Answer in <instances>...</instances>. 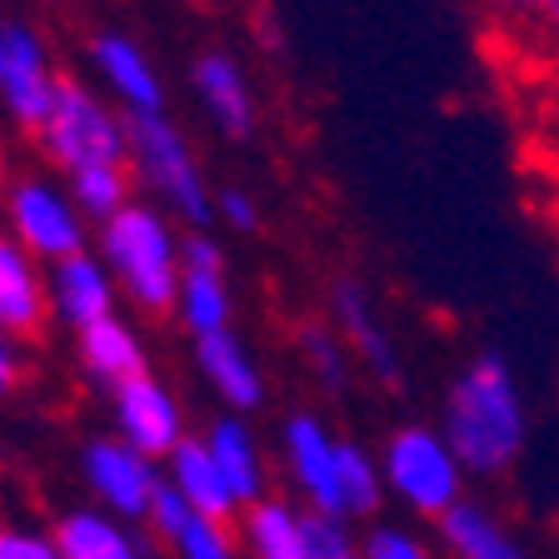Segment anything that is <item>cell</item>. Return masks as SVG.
Segmentation results:
<instances>
[{"label":"cell","instance_id":"obj_17","mask_svg":"<svg viewBox=\"0 0 559 559\" xmlns=\"http://www.w3.org/2000/svg\"><path fill=\"white\" fill-rule=\"evenodd\" d=\"M165 485L180 495V500L190 504V510H200V514H210V520H240V495L230 489V479H225V469H221V460L210 454V444H205V435H190L180 450L165 460Z\"/></svg>","mask_w":559,"mask_h":559},{"label":"cell","instance_id":"obj_8","mask_svg":"<svg viewBox=\"0 0 559 559\" xmlns=\"http://www.w3.org/2000/svg\"><path fill=\"white\" fill-rule=\"evenodd\" d=\"M5 221L11 235L31 250L35 260H70L85 250V215L81 205L70 200V190L50 186L40 175H21L11 190H5Z\"/></svg>","mask_w":559,"mask_h":559},{"label":"cell","instance_id":"obj_33","mask_svg":"<svg viewBox=\"0 0 559 559\" xmlns=\"http://www.w3.org/2000/svg\"><path fill=\"white\" fill-rule=\"evenodd\" d=\"M25 380V360H21V340L11 335V330L0 325V400L15 395Z\"/></svg>","mask_w":559,"mask_h":559},{"label":"cell","instance_id":"obj_14","mask_svg":"<svg viewBox=\"0 0 559 559\" xmlns=\"http://www.w3.org/2000/svg\"><path fill=\"white\" fill-rule=\"evenodd\" d=\"M60 559H155V545L140 535V524L105 514L100 504H66L50 520Z\"/></svg>","mask_w":559,"mask_h":559},{"label":"cell","instance_id":"obj_37","mask_svg":"<svg viewBox=\"0 0 559 559\" xmlns=\"http://www.w3.org/2000/svg\"><path fill=\"white\" fill-rule=\"evenodd\" d=\"M5 46H11V21H0V66H5Z\"/></svg>","mask_w":559,"mask_h":559},{"label":"cell","instance_id":"obj_28","mask_svg":"<svg viewBox=\"0 0 559 559\" xmlns=\"http://www.w3.org/2000/svg\"><path fill=\"white\" fill-rule=\"evenodd\" d=\"M365 559H435V545L405 520H370L360 524Z\"/></svg>","mask_w":559,"mask_h":559},{"label":"cell","instance_id":"obj_5","mask_svg":"<svg viewBox=\"0 0 559 559\" xmlns=\"http://www.w3.org/2000/svg\"><path fill=\"white\" fill-rule=\"evenodd\" d=\"M35 135H40L50 160L66 165V175L81 170V165H126L130 160V120H120L100 95L75 81L56 85L50 116Z\"/></svg>","mask_w":559,"mask_h":559},{"label":"cell","instance_id":"obj_21","mask_svg":"<svg viewBox=\"0 0 559 559\" xmlns=\"http://www.w3.org/2000/svg\"><path fill=\"white\" fill-rule=\"evenodd\" d=\"M75 360L91 374L100 390H120L126 380L151 370V355H145V340L130 320L110 314V320H95L91 330L75 335Z\"/></svg>","mask_w":559,"mask_h":559},{"label":"cell","instance_id":"obj_30","mask_svg":"<svg viewBox=\"0 0 559 559\" xmlns=\"http://www.w3.org/2000/svg\"><path fill=\"white\" fill-rule=\"evenodd\" d=\"M310 559H365L360 530L340 514H314L310 510Z\"/></svg>","mask_w":559,"mask_h":559},{"label":"cell","instance_id":"obj_22","mask_svg":"<svg viewBox=\"0 0 559 559\" xmlns=\"http://www.w3.org/2000/svg\"><path fill=\"white\" fill-rule=\"evenodd\" d=\"M190 81H195L200 105L210 110V120L225 130V135H250L255 126V95H250V81L235 56L225 50H205V56L190 66Z\"/></svg>","mask_w":559,"mask_h":559},{"label":"cell","instance_id":"obj_13","mask_svg":"<svg viewBox=\"0 0 559 559\" xmlns=\"http://www.w3.org/2000/svg\"><path fill=\"white\" fill-rule=\"evenodd\" d=\"M56 85H60V75L50 70L40 35L31 25H11V46H5V66H0V100H5L15 126H25V130L46 126Z\"/></svg>","mask_w":559,"mask_h":559},{"label":"cell","instance_id":"obj_32","mask_svg":"<svg viewBox=\"0 0 559 559\" xmlns=\"http://www.w3.org/2000/svg\"><path fill=\"white\" fill-rule=\"evenodd\" d=\"M539 130H545V145L549 155L559 160V56L549 66V81H545V100H539Z\"/></svg>","mask_w":559,"mask_h":559},{"label":"cell","instance_id":"obj_25","mask_svg":"<svg viewBox=\"0 0 559 559\" xmlns=\"http://www.w3.org/2000/svg\"><path fill=\"white\" fill-rule=\"evenodd\" d=\"M175 320L186 325L190 340L200 335H221V330H235V290L225 270H186L180 280V300H175Z\"/></svg>","mask_w":559,"mask_h":559},{"label":"cell","instance_id":"obj_19","mask_svg":"<svg viewBox=\"0 0 559 559\" xmlns=\"http://www.w3.org/2000/svg\"><path fill=\"white\" fill-rule=\"evenodd\" d=\"M91 56H95V70H100L105 91L126 105V116H160L165 85H160V75H155V66L145 60V50H140L130 35H116V31L95 35Z\"/></svg>","mask_w":559,"mask_h":559},{"label":"cell","instance_id":"obj_20","mask_svg":"<svg viewBox=\"0 0 559 559\" xmlns=\"http://www.w3.org/2000/svg\"><path fill=\"white\" fill-rule=\"evenodd\" d=\"M435 539H440L444 559H530L524 539L510 524L485 500H469V495L444 520H435Z\"/></svg>","mask_w":559,"mask_h":559},{"label":"cell","instance_id":"obj_10","mask_svg":"<svg viewBox=\"0 0 559 559\" xmlns=\"http://www.w3.org/2000/svg\"><path fill=\"white\" fill-rule=\"evenodd\" d=\"M330 320H335L340 340L349 345V355H355V365H360L370 380L380 384H400L405 380V365H400V345L395 335H390V325L380 320V310H374L370 290H365L360 280H335L330 285Z\"/></svg>","mask_w":559,"mask_h":559},{"label":"cell","instance_id":"obj_2","mask_svg":"<svg viewBox=\"0 0 559 559\" xmlns=\"http://www.w3.org/2000/svg\"><path fill=\"white\" fill-rule=\"evenodd\" d=\"M100 260L110 265L120 285V300H130L140 314H175L180 300V280H186V260H180V240H175L170 221L160 205L130 200L116 221L100 225Z\"/></svg>","mask_w":559,"mask_h":559},{"label":"cell","instance_id":"obj_9","mask_svg":"<svg viewBox=\"0 0 559 559\" xmlns=\"http://www.w3.org/2000/svg\"><path fill=\"white\" fill-rule=\"evenodd\" d=\"M110 425L120 440H130L140 454L151 460H170L180 444L190 440V419H186V400L175 395V384L160 380L155 370L126 380L120 390H110Z\"/></svg>","mask_w":559,"mask_h":559},{"label":"cell","instance_id":"obj_34","mask_svg":"<svg viewBox=\"0 0 559 559\" xmlns=\"http://www.w3.org/2000/svg\"><path fill=\"white\" fill-rule=\"evenodd\" d=\"M215 210H221L225 225H235V230H255L260 225L255 200L245 195V190H221V195H215Z\"/></svg>","mask_w":559,"mask_h":559},{"label":"cell","instance_id":"obj_1","mask_svg":"<svg viewBox=\"0 0 559 559\" xmlns=\"http://www.w3.org/2000/svg\"><path fill=\"white\" fill-rule=\"evenodd\" d=\"M440 430L469 479H500L504 469H514L530 440V409L504 355L485 349L460 365V374L444 390Z\"/></svg>","mask_w":559,"mask_h":559},{"label":"cell","instance_id":"obj_7","mask_svg":"<svg viewBox=\"0 0 559 559\" xmlns=\"http://www.w3.org/2000/svg\"><path fill=\"white\" fill-rule=\"evenodd\" d=\"M290 495L314 514H340V435L314 409H290L275 435Z\"/></svg>","mask_w":559,"mask_h":559},{"label":"cell","instance_id":"obj_31","mask_svg":"<svg viewBox=\"0 0 559 559\" xmlns=\"http://www.w3.org/2000/svg\"><path fill=\"white\" fill-rule=\"evenodd\" d=\"M489 21L510 35H539V21H545L549 0H475Z\"/></svg>","mask_w":559,"mask_h":559},{"label":"cell","instance_id":"obj_12","mask_svg":"<svg viewBox=\"0 0 559 559\" xmlns=\"http://www.w3.org/2000/svg\"><path fill=\"white\" fill-rule=\"evenodd\" d=\"M46 295H50V314H56L70 335H81V330H91L95 320H110V314H116L120 285L100 255L81 250V255L50 265Z\"/></svg>","mask_w":559,"mask_h":559},{"label":"cell","instance_id":"obj_35","mask_svg":"<svg viewBox=\"0 0 559 559\" xmlns=\"http://www.w3.org/2000/svg\"><path fill=\"white\" fill-rule=\"evenodd\" d=\"M180 260H186V270H225V250L210 240V235L180 240Z\"/></svg>","mask_w":559,"mask_h":559},{"label":"cell","instance_id":"obj_26","mask_svg":"<svg viewBox=\"0 0 559 559\" xmlns=\"http://www.w3.org/2000/svg\"><path fill=\"white\" fill-rule=\"evenodd\" d=\"M66 190L81 205L85 221L105 225L130 205V170L126 165H81V170L66 175Z\"/></svg>","mask_w":559,"mask_h":559},{"label":"cell","instance_id":"obj_36","mask_svg":"<svg viewBox=\"0 0 559 559\" xmlns=\"http://www.w3.org/2000/svg\"><path fill=\"white\" fill-rule=\"evenodd\" d=\"M539 40H555L559 46V0L545 5V21H539Z\"/></svg>","mask_w":559,"mask_h":559},{"label":"cell","instance_id":"obj_18","mask_svg":"<svg viewBox=\"0 0 559 559\" xmlns=\"http://www.w3.org/2000/svg\"><path fill=\"white\" fill-rule=\"evenodd\" d=\"M200 435H205L210 454L221 460V469H225V479H230V489L240 495V504L265 500L270 495V454H265V444H260L250 415L221 409Z\"/></svg>","mask_w":559,"mask_h":559},{"label":"cell","instance_id":"obj_11","mask_svg":"<svg viewBox=\"0 0 559 559\" xmlns=\"http://www.w3.org/2000/svg\"><path fill=\"white\" fill-rule=\"evenodd\" d=\"M190 360H195V374L205 380V390L221 400V409L255 415L265 405V370H260L255 349L245 345L240 330L190 340Z\"/></svg>","mask_w":559,"mask_h":559},{"label":"cell","instance_id":"obj_29","mask_svg":"<svg viewBox=\"0 0 559 559\" xmlns=\"http://www.w3.org/2000/svg\"><path fill=\"white\" fill-rule=\"evenodd\" d=\"M0 559H60L56 530L35 520H0Z\"/></svg>","mask_w":559,"mask_h":559},{"label":"cell","instance_id":"obj_4","mask_svg":"<svg viewBox=\"0 0 559 559\" xmlns=\"http://www.w3.org/2000/svg\"><path fill=\"white\" fill-rule=\"evenodd\" d=\"M75 479H81L85 500L126 524H151L155 500L165 495V465L151 460V454H140L116 430L91 435L75 450Z\"/></svg>","mask_w":559,"mask_h":559},{"label":"cell","instance_id":"obj_15","mask_svg":"<svg viewBox=\"0 0 559 559\" xmlns=\"http://www.w3.org/2000/svg\"><path fill=\"white\" fill-rule=\"evenodd\" d=\"M151 530H155V545L170 559H245L235 524L190 510L170 485H165V495L151 510Z\"/></svg>","mask_w":559,"mask_h":559},{"label":"cell","instance_id":"obj_16","mask_svg":"<svg viewBox=\"0 0 559 559\" xmlns=\"http://www.w3.org/2000/svg\"><path fill=\"white\" fill-rule=\"evenodd\" d=\"M235 535H240L245 559H310V510L270 489L265 500L240 510Z\"/></svg>","mask_w":559,"mask_h":559},{"label":"cell","instance_id":"obj_27","mask_svg":"<svg viewBox=\"0 0 559 559\" xmlns=\"http://www.w3.org/2000/svg\"><path fill=\"white\" fill-rule=\"evenodd\" d=\"M295 345H300L305 370H310L314 380L325 384V390H345L349 374H355V355H349V345L340 340V330L305 320L300 335H295Z\"/></svg>","mask_w":559,"mask_h":559},{"label":"cell","instance_id":"obj_24","mask_svg":"<svg viewBox=\"0 0 559 559\" xmlns=\"http://www.w3.org/2000/svg\"><path fill=\"white\" fill-rule=\"evenodd\" d=\"M384 500H390V489H384L380 454L365 450L360 440L340 435V520L370 524V520H380Z\"/></svg>","mask_w":559,"mask_h":559},{"label":"cell","instance_id":"obj_23","mask_svg":"<svg viewBox=\"0 0 559 559\" xmlns=\"http://www.w3.org/2000/svg\"><path fill=\"white\" fill-rule=\"evenodd\" d=\"M50 314L46 280L35 275V255L15 235H0V325L15 340L35 335Z\"/></svg>","mask_w":559,"mask_h":559},{"label":"cell","instance_id":"obj_6","mask_svg":"<svg viewBox=\"0 0 559 559\" xmlns=\"http://www.w3.org/2000/svg\"><path fill=\"white\" fill-rule=\"evenodd\" d=\"M126 120H130V165H135L140 186L155 190L190 225H205L215 215V200H210V186L200 175L195 155H190L186 135L165 116H126Z\"/></svg>","mask_w":559,"mask_h":559},{"label":"cell","instance_id":"obj_3","mask_svg":"<svg viewBox=\"0 0 559 559\" xmlns=\"http://www.w3.org/2000/svg\"><path fill=\"white\" fill-rule=\"evenodd\" d=\"M374 454H380L390 500L405 514H415V520H444L454 504L465 500L469 475L440 425H419V419L395 425Z\"/></svg>","mask_w":559,"mask_h":559}]
</instances>
